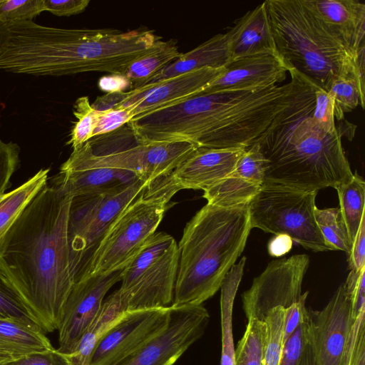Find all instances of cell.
Returning a JSON list of instances; mask_svg holds the SVG:
<instances>
[{
	"instance_id": "cell-30",
	"label": "cell",
	"mask_w": 365,
	"mask_h": 365,
	"mask_svg": "<svg viewBox=\"0 0 365 365\" xmlns=\"http://www.w3.org/2000/svg\"><path fill=\"white\" fill-rule=\"evenodd\" d=\"M266 342L264 320L247 319L245 331L235 349V365H263Z\"/></svg>"
},
{
	"instance_id": "cell-37",
	"label": "cell",
	"mask_w": 365,
	"mask_h": 365,
	"mask_svg": "<svg viewBox=\"0 0 365 365\" xmlns=\"http://www.w3.org/2000/svg\"><path fill=\"white\" fill-rule=\"evenodd\" d=\"M44 11L43 0H0V24L33 21Z\"/></svg>"
},
{
	"instance_id": "cell-10",
	"label": "cell",
	"mask_w": 365,
	"mask_h": 365,
	"mask_svg": "<svg viewBox=\"0 0 365 365\" xmlns=\"http://www.w3.org/2000/svg\"><path fill=\"white\" fill-rule=\"evenodd\" d=\"M148 183L138 178L110 190L72 197L68 242L75 282L83 277L93 252L110 225Z\"/></svg>"
},
{
	"instance_id": "cell-16",
	"label": "cell",
	"mask_w": 365,
	"mask_h": 365,
	"mask_svg": "<svg viewBox=\"0 0 365 365\" xmlns=\"http://www.w3.org/2000/svg\"><path fill=\"white\" fill-rule=\"evenodd\" d=\"M309 313L315 365H341L352 322L351 297L344 284L321 310Z\"/></svg>"
},
{
	"instance_id": "cell-17",
	"label": "cell",
	"mask_w": 365,
	"mask_h": 365,
	"mask_svg": "<svg viewBox=\"0 0 365 365\" xmlns=\"http://www.w3.org/2000/svg\"><path fill=\"white\" fill-rule=\"evenodd\" d=\"M266 161L259 145L247 148L235 170L224 179L204 190L208 204L221 207L247 206L261 190Z\"/></svg>"
},
{
	"instance_id": "cell-38",
	"label": "cell",
	"mask_w": 365,
	"mask_h": 365,
	"mask_svg": "<svg viewBox=\"0 0 365 365\" xmlns=\"http://www.w3.org/2000/svg\"><path fill=\"white\" fill-rule=\"evenodd\" d=\"M311 329V317L309 310L304 322L284 344L279 365L299 364L305 347L310 341Z\"/></svg>"
},
{
	"instance_id": "cell-32",
	"label": "cell",
	"mask_w": 365,
	"mask_h": 365,
	"mask_svg": "<svg viewBox=\"0 0 365 365\" xmlns=\"http://www.w3.org/2000/svg\"><path fill=\"white\" fill-rule=\"evenodd\" d=\"M365 88L353 78L336 81L328 93L333 98L334 117L338 120L344 118V113L354 110L358 106L364 108Z\"/></svg>"
},
{
	"instance_id": "cell-6",
	"label": "cell",
	"mask_w": 365,
	"mask_h": 365,
	"mask_svg": "<svg viewBox=\"0 0 365 365\" xmlns=\"http://www.w3.org/2000/svg\"><path fill=\"white\" fill-rule=\"evenodd\" d=\"M197 148L188 141L140 142L126 123L111 133L91 138L73 150L60 170L120 169L151 182L170 175Z\"/></svg>"
},
{
	"instance_id": "cell-23",
	"label": "cell",
	"mask_w": 365,
	"mask_h": 365,
	"mask_svg": "<svg viewBox=\"0 0 365 365\" xmlns=\"http://www.w3.org/2000/svg\"><path fill=\"white\" fill-rule=\"evenodd\" d=\"M134 173L114 168H93L78 170H60L52 184L63 195H76L110 190L138 179Z\"/></svg>"
},
{
	"instance_id": "cell-12",
	"label": "cell",
	"mask_w": 365,
	"mask_h": 365,
	"mask_svg": "<svg viewBox=\"0 0 365 365\" xmlns=\"http://www.w3.org/2000/svg\"><path fill=\"white\" fill-rule=\"evenodd\" d=\"M209 321L202 304L170 306L166 327L118 365H173L202 337Z\"/></svg>"
},
{
	"instance_id": "cell-3",
	"label": "cell",
	"mask_w": 365,
	"mask_h": 365,
	"mask_svg": "<svg viewBox=\"0 0 365 365\" xmlns=\"http://www.w3.org/2000/svg\"><path fill=\"white\" fill-rule=\"evenodd\" d=\"M163 42L147 29H69L26 21L16 31L12 56L19 73L58 76L97 71L119 75Z\"/></svg>"
},
{
	"instance_id": "cell-7",
	"label": "cell",
	"mask_w": 365,
	"mask_h": 365,
	"mask_svg": "<svg viewBox=\"0 0 365 365\" xmlns=\"http://www.w3.org/2000/svg\"><path fill=\"white\" fill-rule=\"evenodd\" d=\"M178 191L170 175L148 183L110 225L80 279L124 269L155 232Z\"/></svg>"
},
{
	"instance_id": "cell-13",
	"label": "cell",
	"mask_w": 365,
	"mask_h": 365,
	"mask_svg": "<svg viewBox=\"0 0 365 365\" xmlns=\"http://www.w3.org/2000/svg\"><path fill=\"white\" fill-rule=\"evenodd\" d=\"M223 69L203 68L128 91L108 93L93 106L98 111L130 108L137 116L197 94Z\"/></svg>"
},
{
	"instance_id": "cell-44",
	"label": "cell",
	"mask_w": 365,
	"mask_h": 365,
	"mask_svg": "<svg viewBox=\"0 0 365 365\" xmlns=\"http://www.w3.org/2000/svg\"><path fill=\"white\" fill-rule=\"evenodd\" d=\"M348 261L351 270L360 272L365 267V215L362 217L359 228L353 240Z\"/></svg>"
},
{
	"instance_id": "cell-47",
	"label": "cell",
	"mask_w": 365,
	"mask_h": 365,
	"mask_svg": "<svg viewBox=\"0 0 365 365\" xmlns=\"http://www.w3.org/2000/svg\"><path fill=\"white\" fill-rule=\"evenodd\" d=\"M292 242L287 235H275L268 244L269 254L273 257H279L287 253L292 249Z\"/></svg>"
},
{
	"instance_id": "cell-22",
	"label": "cell",
	"mask_w": 365,
	"mask_h": 365,
	"mask_svg": "<svg viewBox=\"0 0 365 365\" xmlns=\"http://www.w3.org/2000/svg\"><path fill=\"white\" fill-rule=\"evenodd\" d=\"M230 62L226 34H219L165 66L138 88L203 68H223Z\"/></svg>"
},
{
	"instance_id": "cell-24",
	"label": "cell",
	"mask_w": 365,
	"mask_h": 365,
	"mask_svg": "<svg viewBox=\"0 0 365 365\" xmlns=\"http://www.w3.org/2000/svg\"><path fill=\"white\" fill-rule=\"evenodd\" d=\"M118 290L105 300L86 331L81 338L76 351L68 354L72 365H88L92 354L103 336L123 316Z\"/></svg>"
},
{
	"instance_id": "cell-18",
	"label": "cell",
	"mask_w": 365,
	"mask_h": 365,
	"mask_svg": "<svg viewBox=\"0 0 365 365\" xmlns=\"http://www.w3.org/2000/svg\"><path fill=\"white\" fill-rule=\"evenodd\" d=\"M289 68L278 53L261 54L235 60L200 93L247 90L278 85Z\"/></svg>"
},
{
	"instance_id": "cell-14",
	"label": "cell",
	"mask_w": 365,
	"mask_h": 365,
	"mask_svg": "<svg viewBox=\"0 0 365 365\" xmlns=\"http://www.w3.org/2000/svg\"><path fill=\"white\" fill-rule=\"evenodd\" d=\"M169 307L125 311L100 340L88 365H118L167 325Z\"/></svg>"
},
{
	"instance_id": "cell-34",
	"label": "cell",
	"mask_w": 365,
	"mask_h": 365,
	"mask_svg": "<svg viewBox=\"0 0 365 365\" xmlns=\"http://www.w3.org/2000/svg\"><path fill=\"white\" fill-rule=\"evenodd\" d=\"M73 115L78 121L74 123L67 144L71 145L73 150H76L91 138L97 123L98 111L91 106L87 96H83L76 101Z\"/></svg>"
},
{
	"instance_id": "cell-1",
	"label": "cell",
	"mask_w": 365,
	"mask_h": 365,
	"mask_svg": "<svg viewBox=\"0 0 365 365\" xmlns=\"http://www.w3.org/2000/svg\"><path fill=\"white\" fill-rule=\"evenodd\" d=\"M72 197L46 183L0 240V275L46 333L58 329L75 284L68 242Z\"/></svg>"
},
{
	"instance_id": "cell-27",
	"label": "cell",
	"mask_w": 365,
	"mask_h": 365,
	"mask_svg": "<svg viewBox=\"0 0 365 365\" xmlns=\"http://www.w3.org/2000/svg\"><path fill=\"white\" fill-rule=\"evenodd\" d=\"M0 342L21 356L53 349L42 330L3 317H0Z\"/></svg>"
},
{
	"instance_id": "cell-31",
	"label": "cell",
	"mask_w": 365,
	"mask_h": 365,
	"mask_svg": "<svg viewBox=\"0 0 365 365\" xmlns=\"http://www.w3.org/2000/svg\"><path fill=\"white\" fill-rule=\"evenodd\" d=\"M314 215L327 243L334 250H342L349 255L351 250L352 242L339 207L319 209L316 207Z\"/></svg>"
},
{
	"instance_id": "cell-8",
	"label": "cell",
	"mask_w": 365,
	"mask_h": 365,
	"mask_svg": "<svg viewBox=\"0 0 365 365\" xmlns=\"http://www.w3.org/2000/svg\"><path fill=\"white\" fill-rule=\"evenodd\" d=\"M180 254L175 240L155 232L121 270L118 289L124 311L172 305Z\"/></svg>"
},
{
	"instance_id": "cell-26",
	"label": "cell",
	"mask_w": 365,
	"mask_h": 365,
	"mask_svg": "<svg viewBox=\"0 0 365 365\" xmlns=\"http://www.w3.org/2000/svg\"><path fill=\"white\" fill-rule=\"evenodd\" d=\"M48 172V168L41 169L22 185L0 196V240L47 183Z\"/></svg>"
},
{
	"instance_id": "cell-36",
	"label": "cell",
	"mask_w": 365,
	"mask_h": 365,
	"mask_svg": "<svg viewBox=\"0 0 365 365\" xmlns=\"http://www.w3.org/2000/svg\"><path fill=\"white\" fill-rule=\"evenodd\" d=\"M0 317L18 321L36 329L41 327L29 314L14 290L0 275Z\"/></svg>"
},
{
	"instance_id": "cell-21",
	"label": "cell",
	"mask_w": 365,
	"mask_h": 365,
	"mask_svg": "<svg viewBox=\"0 0 365 365\" xmlns=\"http://www.w3.org/2000/svg\"><path fill=\"white\" fill-rule=\"evenodd\" d=\"M225 34L230 63L248 56L278 53L264 1L237 19Z\"/></svg>"
},
{
	"instance_id": "cell-20",
	"label": "cell",
	"mask_w": 365,
	"mask_h": 365,
	"mask_svg": "<svg viewBox=\"0 0 365 365\" xmlns=\"http://www.w3.org/2000/svg\"><path fill=\"white\" fill-rule=\"evenodd\" d=\"M359 56L365 58V4L356 0H303Z\"/></svg>"
},
{
	"instance_id": "cell-48",
	"label": "cell",
	"mask_w": 365,
	"mask_h": 365,
	"mask_svg": "<svg viewBox=\"0 0 365 365\" xmlns=\"http://www.w3.org/2000/svg\"><path fill=\"white\" fill-rule=\"evenodd\" d=\"M299 365H315L310 341L305 347Z\"/></svg>"
},
{
	"instance_id": "cell-19",
	"label": "cell",
	"mask_w": 365,
	"mask_h": 365,
	"mask_svg": "<svg viewBox=\"0 0 365 365\" xmlns=\"http://www.w3.org/2000/svg\"><path fill=\"white\" fill-rule=\"evenodd\" d=\"M246 150L197 148L171 173L178 190L211 187L235 168Z\"/></svg>"
},
{
	"instance_id": "cell-33",
	"label": "cell",
	"mask_w": 365,
	"mask_h": 365,
	"mask_svg": "<svg viewBox=\"0 0 365 365\" xmlns=\"http://www.w3.org/2000/svg\"><path fill=\"white\" fill-rule=\"evenodd\" d=\"M352 309V322L341 365H365V304Z\"/></svg>"
},
{
	"instance_id": "cell-29",
	"label": "cell",
	"mask_w": 365,
	"mask_h": 365,
	"mask_svg": "<svg viewBox=\"0 0 365 365\" xmlns=\"http://www.w3.org/2000/svg\"><path fill=\"white\" fill-rule=\"evenodd\" d=\"M338 193L339 209L353 242L364 214L365 182L356 171L352 178L334 187Z\"/></svg>"
},
{
	"instance_id": "cell-42",
	"label": "cell",
	"mask_w": 365,
	"mask_h": 365,
	"mask_svg": "<svg viewBox=\"0 0 365 365\" xmlns=\"http://www.w3.org/2000/svg\"><path fill=\"white\" fill-rule=\"evenodd\" d=\"M0 365H72L68 354L54 348L42 352L24 355Z\"/></svg>"
},
{
	"instance_id": "cell-45",
	"label": "cell",
	"mask_w": 365,
	"mask_h": 365,
	"mask_svg": "<svg viewBox=\"0 0 365 365\" xmlns=\"http://www.w3.org/2000/svg\"><path fill=\"white\" fill-rule=\"evenodd\" d=\"M45 9L58 16H69L81 13L90 3L89 0H43Z\"/></svg>"
},
{
	"instance_id": "cell-15",
	"label": "cell",
	"mask_w": 365,
	"mask_h": 365,
	"mask_svg": "<svg viewBox=\"0 0 365 365\" xmlns=\"http://www.w3.org/2000/svg\"><path fill=\"white\" fill-rule=\"evenodd\" d=\"M121 271L88 277L75 282L67 298L58 329V347L73 354L87 328L98 314L108 290L120 281Z\"/></svg>"
},
{
	"instance_id": "cell-41",
	"label": "cell",
	"mask_w": 365,
	"mask_h": 365,
	"mask_svg": "<svg viewBox=\"0 0 365 365\" xmlns=\"http://www.w3.org/2000/svg\"><path fill=\"white\" fill-rule=\"evenodd\" d=\"M134 117V113L130 108L98 111L97 123L91 138L111 133L128 123Z\"/></svg>"
},
{
	"instance_id": "cell-40",
	"label": "cell",
	"mask_w": 365,
	"mask_h": 365,
	"mask_svg": "<svg viewBox=\"0 0 365 365\" xmlns=\"http://www.w3.org/2000/svg\"><path fill=\"white\" fill-rule=\"evenodd\" d=\"M20 148L16 143L0 139V196L10 186V180L19 164Z\"/></svg>"
},
{
	"instance_id": "cell-9",
	"label": "cell",
	"mask_w": 365,
	"mask_h": 365,
	"mask_svg": "<svg viewBox=\"0 0 365 365\" xmlns=\"http://www.w3.org/2000/svg\"><path fill=\"white\" fill-rule=\"evenodd\" d=\"M317 192L264 182L247 205L252 227L275 235H287L313 252L334 250L325 241L315 221Z\"/></svg>"
},
{
	"instance_id": "cell-28",
	"label": "cell",
	"mask_w": 365,
	"mask_h": 365,
	"mask_svg": "<svg viewBox=\"0 0 365 365\" xmlns=\"http://www.w3.org/2000/svg\"><path fill=\"white\" fill-rule=\"evenodd\" d=\"M182 53L173 40L163 42L156 50L132 62L120 74L130 83V88H138L168 64L178 59Z\"/></svg>"
},
{
	"instance_id": "cell-46",
	"label": "cell",
	"mask_w": 365,
	"mask_h": 365,
	"mask_svg": "<svg viewBox=\"0 0 365 365\" xmlns=\"http://www.w3.org/2000/svg\"><path fill=\"white\" fill-rule=\"evenodd\" d=\"M98 87L106 93H115L125 91L126 88H130V83L121 75L111 74L101 78L98 81Z\"/></svg>"
},
{
	"instance_id": "cell-43",
	"label": "cell",
	"mask_w": 365,
	"mask_h": 365,
	"mask_svg": "<svg viewBox=\"0 0 365 365\" xmlns=\"http://www.w3.org/2000/svg\"><path fill=\"white\" fill-rule=\"evenodd\" d=\"M308 294V292H305L298 302L285 308L283 325L284 344L304 322L308 314L309 309L305 304Z\"/></svg>"
},
{
	"instance_id": "cell-25",
	"label": "cell",
	"mask_w": 365,
	"mask_h": 365,
	"mask_svg": "<svg viewBox=\"0 0 365 365\" xmlns=\"http://www.w3.org/2000/svg\"><path fill=\"white\" fill-rule=\"evenodd\" d=\"M246 257H242L226 274L220 295V319L222 351L220 365H235V347L232 333V312L235 298L243 276Z\"/></svg>"
},
{
	"instance_id": "cell-11",
	"label": "cell",
	"mask_w": 365,
	"mask_h": 365,
	"mask_svg": "<svg viewBox=\"0 0 365 365\" xmlns=\"http://www.w3.org/2000/svg\"><path fill=\"white\" fill-rule=\"evenodd\" d=\"M309 264V256L302 254L270 262L242 294L247 319L264 320L270 309L298 302Z\"/></svg>"
},
{
	"instance_id": "cell-35",
	"label": "cell",
	"mask_w": 365,
	"mask_h": 365,
	"mask_svg": "<svg viewBox=\"0 0 365 365\" xmlns=\"http://www.w3.org/2000/svg\"><path fill=\"white\" fill-rule=\"evenodd\" d=\"M285 308L276 307L270 309L264 317L267 325V342L263 365H279L284 340L283 325Z\"/></svg>"
},
{
	"instance_id": "cell-5",
	"label": "cell",
	"mask_w": 365,
	"mask_h": 365,
	"mask_svg": "<svg viewBox=\"0 0 365 365\" xmlns=\"http://www.w3.org/2000/svg\"><path fill=\"white\" fill-rule=\"evenodd\" d=\"M264 2L277 51L289 69L327 92L345 78L365 88V58L334 35L303 0Z\"/></svg>"
},
{
	"instance_id": "cell-2",
	"label": "cell",
	"mask_w": 365,
	"mask_h": 365,
	"mask_svg": "<svg viewBox=\"0 0 365 365\" xmlns=\"http://www.w3.org/2000/svg\"><path fill=\"white\" fill-rule=\"evenodd\" d=\"M299 74L290 105L258 143L266 161L264 182L307 192L334 188L354 173L339 131L326 133L312 118L317 86Z\"/></svg>"
},
{
	"instance_id": "cell-4",
	"label": "cell",
	"mask_w": 365,
	"mask_h": 365,
	"mask_svg": "<svg viewBox=\"0 0 365 365\" xmlns=\"http://www.w3.org/2000/svg\"><path fill=\"white\" fill-rule=\"evenodd\" d=\"M252 229L247 206L207 203L186 224L171 306L202 305L220 289Z\"/></svg>"
},
{
	"instance_id": "cell-39",
	"label": "cell",
	"mask_w": 365,
	"mask_h": 365,
	"mask_svg": "<svg viewBox=\"0 0 365 365\" xmlns=\"http://www.w3.org/2000/svg\"><path fill=\"white\" fill-rule=\"evenodd\" d=\"M315 106L312 118L319 128L329 134L338 132L335 125L334 106L330 94L318 87L315 92Z\"/></svg>"
}]
</instances>
